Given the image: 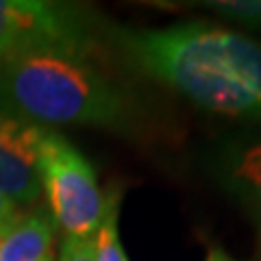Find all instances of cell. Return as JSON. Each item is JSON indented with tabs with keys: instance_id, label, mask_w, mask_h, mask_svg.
<instances>
[{
	"instance_id": "cell-1",
	"label": "cell",
	"mask_w": 261,
	"mask_h": 261,
	"mask_svg": "<svg viewBox=\"0 0 261 261\" xmlns=\"http://www.w3.org/2000/svg\"><path fill=\"white\" fill-rule=\"evenodd\" d=\"M111 37L137 72L194 105L261 122V44L207 22L166 29H113Z\"/></svg>"
},
{
	"instance_id": "cell-2",
	"label": "cell",
	"mask_w": 261,
	"mask_h": 261,
	"mask_svg": "<svg viewBox=\"0 0 261 261\" xmlns=\"http://www.w3.org/2000/svg\"><path fill=\"white\" fill-rule=\"evenodd\" d=\"M0 105L44 128L126 130L135 120L128 96L89 57L63 53H35L0 65Z\"/></svg>"
},
{
	"instance_id": "cell-3",
	"label": "cell",
	"mask_w": 261,
	"mask_h": 261,
	"mask_svg": "<svg viewBox=\"0 0 261 261\" xmlns=\"http://www.w3.org/2000/svg\"><path fill=\"white\" fill-rule=\"evenodd\" d=\"M98 24L87 7L53 0H0V65L35 53L92 57Z\"/></svg>"
},
{
	"instance_id": "cell-4",
	"label": "cell",
	"mask_w": 261,
	"mask_h": 261,
	"mask_svg": "<svg viewBox=\"0 0 261 261\" xmlns=\"http://www.w3.org/2000/svg\"><path fill=\"white\" fill-rule=\"evenodd\" d=\"M39 181L55 226L65 238L92 240L107 209V192L85 154L53 128L39 150Z\"/></svg>"
},
{
	"instance_id": "cell-5",
	"label": "cell",
	"mask_w": 261,
	"mask_h": 261,
	"mask_svg": "<svg viewBox=\"0 0 261 261\" xmlns=\"http://www.w3.org/2000/svg\"><path fill=\"white\" fill-rule=\"evenodd\" d=\"M46 130L0 105V194L18 207H33L42 196L39 150Z\"/></svg>"
},
{
	"instance_id": "cell-6",
	"label": "cell",
	"mask_w": 261,
	"mask_h": 261,
	"mask_svg": "<svg viewBox=\"0 0 261 261\" xmlns=\"http://www.w3.org/2000/svg\"><path fill=\"white\" fill-rule=\"evenodd\" d=\"M218 178L257 226L261 242V140L228 144L218 159Z\"/></svg>"
},
{
	"instance_id": "cell-7",
	"label": "cell",
	"mask_w": 261,
	"mask_h": 261,
	"mask_svg": "<svg viewBox=\"0 0 261 261\" xmlns=\"http://www.w3.org/2000/svg\"><path fill=\"white\" fill-rule=\"evenodd\" d=\"M57 226L44 209L20 214L3 226L0 261H44L53 255Z\"/></svg>"
},
{
	"instance_id": "cell-8",
	"label": "cell",
	"mask_w": 261,
	"mask_h": 261,
	"mask_svg": "<svg viewBox=\"0 0 261 261\" xmlns=\"http://www.w3.org/2000/svg\"><path fill=\"white\" fill-rule=\"evenodd\" d=\"M118 211H120V190L107 192V209H105L102 222L92 238L94 261H128L118 233Z\"/></svg>"
},
{
	"instance_id": "cell-9",
	"label": "cell",
	"mask_w": 261,
	"mask_h": 261,
	"mask_svg": "<svg viewBox=\"0 0 261 261\" xmlns=\"http://www.w3.org/2000/svg\"><path fill=\"white\" fill-rule=\"evenodd\" d=\"M214 13L222 15L228 22H235L246 31L261 35V0H216V3H200Z\"/></svg>"
},
{
	"instance_id": "cell-10",
	"label": "cell",
	"mask_w": 261,
	"mask_h": 261,
	"mask_svg": "<svg viewBox=\"0 0 261 261\" xmlns=\"http://www.w3.org/2000/svg\"><path fill=\"white\" fill-rule=\"evenodd\" d=\"M59 261H94V246L92 240L79 238H63Z\"/></svg>"
},
{
	"instance_id": "cell-11",
	"label": "cell",
	"mask_w": 261,
	"mask_h": 261,
	"mask_svg": "<svg viewBox=\"0 0 261 261\" xmlns=\"http://www.w3.org/2000/svg\"><path fill=\"white\" fill-rule=\"evenodd\" d=\"M18 216H20V207L13 205L7 196L0 194V226L7 224V222H11V220H15Z\"/></svg>"
},
{
	"instance_id": "cell-12",
	"label": "cell",
	"mask_w": 261,
	"mask_h": 261,
	"mask_svg": "<svg viewBox=\"0 0 261 261\" xmlns=\"http://www.w3.org/2000/svg\"><path fill=\"white\" fill-rule=\"evenodd\" d=\"M205 261H233V259H231V257H226V255H224V252L220 250V248H211Z\"/></svg>"
},
{
	"instance_id": "cell-13",
	"label": "cell",
	"mask_w": 261,
	"mask_h": 261,
	"mask_svg": "<svg viewBox=\"0 0 261 261\" xmlns=\"http://www.w3.org/2000/svg\"><path fill=\"white\" fill-rule=\"evenodd\" d=\"M44 261H55V255H50V257H46Z\"/></svg>"
},
{
	"instance_id": "cell-14",
	"label": "cell",
	"mask_w": 261,
	"mask_h": 261,
	"mask_svg": "<svg viewBox=\"0 0 261 261\" xmlns=\"http://www.w3.org/2000/svg\"><path fill=\"white\" fill-rule=\"evenodd\" d=\"M7 224H9V222H7ZM5 226V224H3ZM3 226H0V235H3Z\"/></svg>"
}]
</instances>
